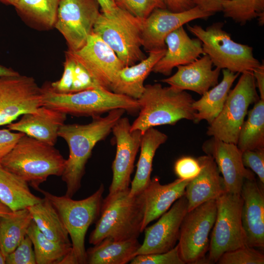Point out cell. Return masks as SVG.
Wrapping results in <instances>:
<instances>
[{
    "label": "cell",
    "mask_w": 264,
    "mask_h": 264,
    "mask_svg": "<svg viewBox=\"0 0 264 264\" xmlns=\"http://www.w3.org/2000/svg\"><path fill=\"white\" fill-rule=\"evenodd\" d=\"M165 43L166 52L154 66V73L169 76L175 67L190 64L204 55L201 42L190 38L183 26L169 34Z\"/></svg>",
    "instance_id": "44dd1931"
},
{
    "label": "cell",
    "mask_w": 264,
    "mask_h": 264,
    "mask_svg": "<svg viewBox=\"0 0 264 264\" xmlns=\"http://www.w3.org/2000/svg\"><path fill=\"white\" fill-rule=\"evenodd\" d=\"M138 115L131 126V131L137 130L142 134L155 126L175 125L182 119L194 121L195 100L186 91L164 87L159 83L145 85L144 90L137 100Z\"/></svg>",
    "instance_id": "5b68a950"
},
{
    "label": "cell",
    "mask_w": 264,
    "mask_h": 264,
    "mask_svg": "<svg viewBox=\"0 0 264 264\" xmlns=\"http://www.w3.org/2000/svg\"><path fill=\"white\" fill-rule=\"evenodd\" d=\"M20 74L14 69L0 65V78L8 76H14Z\"/></svg>",
    "instance_id": "681fc988"
},
{
    "label": "cell",
    "mask_w": 264,
    "mask_h": 264,
    "mask_svg": "<svg viewBox=\"0 0 264 264\" xmlns=\"http://www.w3.org/2000/svg\"><path fill=\"white\" fill-rule=\"evenodd\" d=\"M185 195L176 200L171 208L155 223L144 229L145 237L136 255L161 253L174 248L178 240L180 227L188 211Z\"/></svg>",
    "instance_id": "e0dca14e"
},
{
    "label": "cell",
    "mask_w": 264,
    "mask_h": 264,
    "mask_svg": "<svg viewBox=\"0 0 264 264\" xmlns=\"http://www.w3.org/2000/svg\"><path fill=\"white\" fill-rule=\"evenodd\" d=\"M130 262L131 264H185L180 256L177 244L164 253L137 255Z\"/></svg>",
    "instance_id": "74e56055"
},
{
    "label": "cell",
    "mask_w": 264,
    "mask_h": 264,
    "mask_svg": "<svg viewBox=\"0 0 264 264\" xmlns=\"http://www.w3.org/2000/svg\"><path fill=\"white\" fill-rule=\"evenodd\" d=\"M117 7L141 20L156 8H166L161 0H114Z\"/></svg>",
    "instance_id": "8d00e7d4"
},
{
    "label": "cell",
    "mask_w": 264,
    "mask_h": 264,
    "mask_svg": "<svg viewBox=\"0 0 264 264\" xmlns=\"http://www.w3.org/2000/svg\"><path fill=\"white\" fill-rule=\"evenodd\" d=\"M6 264H36L31 240L27 235L19 245L5 257Z\"/></svg>",
    "instance_id": "f35d334b"
},
{
    "label": "cell",
    "mask_w": 264,
    "mask_h": 264,
    "mask_svg": "<svg viewBox=\"0 0 264 264\" xmlns=\"http://www.w3.org/2000/svg\"><path fill=\"white\" fill-rule=\"evenodd\" d=\"M100 10L96 0H60L54 27L66 41L67 50L75 51L85 45Z\"/></svg>",
    "instance_id": "7c38bea8"
},
{
    "label": "cell",
    "mask_w": 264,
    "mask_h": 264,
    "mask_svg": "<svg viewBox=\"0 0 264 264\" xmlns=\"http://www.w3.org/2000/svg\"><path fill=\"white\" fill-rule=\"evenodd\" d=\"M125 111L122 109H115L105 117H93L92 121L87 124H64L61 127L58 136L66 142L69 148L68 157L61 176L66 185L65 195L72 198L80 189L93 149L108 136Z\"/></svg>",
    "instance_id": "6da1fadb"
},
{
    "label": "cell",
    "mask_w": 264,
    "mask_h": 264,
    "mask_svg": "<svg viewBox=\"0 0 264 264\" xmlns=\"http://www.w3.org/2000/svg\"><path fill=\"white\" fill-rule=\"evenodd\" d=\"M130 188L103 199L100 218L89 237L95 245L107 238L115 241L137 239L142 232L144 204L142 193L129 195Z\"/></svg>",
    "instance_id": "277c9868"
},
{
    "label": "cell",
    "mask_w": 264,
    "mask_h": 264,
    "mask_svg": "<svg viewBox=\"0 0 264 264\" xmlns=\"http://www.w3.org/2000/svg\"><path fill=\"white\" fill-rule=\"evenodd\" d=\"M42 88L43 105L66 114L93 117L115 109L131 113L139 110L137 100L101 87L66 93L56 92L49 86Z\"/></svg>",
    "instance_id": "8992f818"
},
{
    "label": "cell",
    "mask_w": 264,
    "mask_h": 264,
    "mask_svg": "<svg viewBox=\"0 0 264 264\" xmlns=\"http://www.w3.org/2000/svg\"><path fill=\"white\" fill-rule=\"evenodd\" d=\"M174 171L178 178L191 180L199 173L200 166L197 159L183 156L175 162Z\"/></svg>",
    "instance_id": "b9f144b4"
},
{
    "label": "cell",
    "mask_w": 264,
    "mask_h": 264,
    "mask_svg": "<svg viewBox=\"0 0 264 264\" xmlns=\"http://www.w3.org/2000/svg\"><path fill=\"white\" fill-rule=\"evenodd\" d=\"M24 134L9 129H0V161L12 150Z\"/></svg>",
    "instance_id": "ee69618b"
},
{
    "label": "cell",
    "mask_w": 264,
    "mask_h": 264,
    "mask_svg": "<svg viewBox=\"0 0 264 264\" xmlns=\"http://www.w3.org/2000/svg\"><path fill=\"white\" fill-rule=\"evenodd\" d=\"M166 50V48H164L150 51L148 57L138 64L124 66L116 74L110 86V91L138 99L144 90L145 79Z\"/></svg>",
    "instance_id": "d4e9b609"
},
{
    "label": "cell",
    "mask_w": 264,
    "mask_h": 264,
    "mask_svg": "<svg viewBox=\"0 0 264 264\" xmlns=\"http://www.w3.org/2000/svg\"><path fill=\"white\" fill-rule=\"evenodd\" d=\"M223 26L221 22L205 28L187 23V29L201 42L204 55L209 57L216 67L239 73L253 71L261 65L253 55V48L232 40Z\"/></svg>",
    "instance_id": "52a82bcc"
},
{
    "label": "cell",
    "mask_w": 264,
    "mask_h": 264,
    "mask_svg": "<svg viewBox=\"0 0 264 264\" xmlns=\"http://www.w3.org/2000/svg\"><path fill=\"white\" fill-rule=\"evenodd\" d=\"M213 63L205 54L195 61L177 67L176 72L161 82L181 91L190 90L202 95L219 83L220 70L213 69Z\"/></svg>",
    "instance_id": "ffe728a7"
},
{
    "label": "cell",
    "mask_w": 264,
    "mask_h": 264,
    "mask_svg": "<svg viewBox=\"0 0 264 264\" xmlns=\"http://www.w3.org/2000/svg\"><path fill=\"white\" fill-rule=\"evenodd\" d=\"M99 3L101 12L105 14L112 12L117 7L114 0H96Z\"/></svg>",
    "instance_id": "c3c4849f"
},
{
    "label": "cell",
    "mask_w": 264,
    "mask_h": 264,
    "mask_svg": "<svg viewBox=\"0 0 264 264\" xmlns=\"http://www.w3.org/2000/svg\"><path fill=\"white\" fill-rule=\"evenodd\" d=\"M24 180L0 165V200L11 211L27 208L43 200L34 195Z\"/></svg>",
    "instance_id": "f1b7e54d"
},
{
    "label": "cell",
    "mask_w": 264,
    "mask_h": 264,
    "mask_svg": "<svg viewBox=\"0 0 264 264\" xmlns=\"http://www.w3.org/2000/svg\"><path fill=\"white\" fill-rule=\"evenodd\" d=\"M217 215L213 227L206 263H217L224 253L245 245L241 194L225 192L216 199Z\"/></svg>",
    "instance_id": "30bf717a"
},
{
    "label": "cell",
    "mask_w": 264,
    "mask_h": 264,
    "mask_svg": "<svg viewBox=\"0 0 264 264\" xmlns=\"http://www.w3.org/2000/svg\"><path fill=\"white\" fill-rule=\"evenodd\" d=\"M216 215V199L205 202L186 213L180 225L177 243L185 264L205 262L209 246V236Z\"/></svg>",
    "instance_id": "8fae6325"
},
{
    "label": "cell",
    "mask_w": 264,
    "mask_h": 264,
    "mask_svg": "<svg viewBox=\"0 0 264 264\" xmlns=\"http://www.w3.org/2000/svg\"><path fill=\"white\" fill-rule=\"evenodd\" d=\"M60 0H18L14 6L26 21L40 27H54Z\"/></svg>",
    "instance_id": "d6a6232c"
},
{
    "label": "cell",
    "mask_w": 264,
    "mask_h": 264,
    "mask_svg": "<svg viewBox=\"0 0 264 264\" xmlns=\"http://www.w3.org/2000/svg\"><path fill=\"white\" fill-rule=\"evenodd\" d=\"M241 196L243 199L241 212L242 227L245 244L264 248V195L255 179H246Z\"/></svg>",
    "instance_id": "d6986e66"
},
{
    "label": "cell",
    "mask_w": 264,
    "mask_h": 264,
    "mask_svg": "<svg viewBox=\"0 0 264 264\" xmlns=\"http://www.w3.org/2000/svg\"><path fill=\"white\" fill-rule=\"evenodd\" d=\"M40 231L48 239L60 243H71L69 235L51 202L43 200L27 208Z\"/></svg>",
    "instance_id": "4dcf8cb0"
},
{
    "label": "cell",
    "mask_w": 264,
    "mask_h": 264,
    "mask_svg": "<svg viewBox=\"0 0 264 264\" xmlns=\"http://www.w3.org/2000/svg\"><path fill=\"white\" fill-rule=\"evenodd\" d=\"M195 6L212 15L221 12L222 3L229 0H191Z\"/></svg>",
    "instance_id": "f6af8a7d"
},
{
    "label": "cell",
    "mask_w": 264,
    "mask_h": 264,
    "mask_svg": "<svg viewBox=\"0 0 264 264\" xmlns=\"http://www.w3.org/2000/svg\"><path fill=\"white\" fill-rule=\"evenodd\" d=\"M219 264H264V255L246 245L223 253L218 260Z\"/></svg>",
    "instance_id": "d590c367"
},
{
    "label": "cell",
    "mask_w": 264,
    "mask_h": 264,
    "mask_svg": "<svg viewBox=\"0 0 264 264\" xmlns=\"http://www.w3.org/2000/svg\"><path fill=\"white\" fill-rule=\"evenodd\" d=\"M167 9L174 12L188 10L195 5L191 0H161Z\"/></svg>",
    "instance_id": "bcb514c9"
},
{
    "label": "cell",
    "mask_w": 264,
    "mask_h": 264,
    "mask_svg": "<svg viewBox=\"0 0 264 264\" xmlns=\"http://www.w3.org/2000/svg\"><path fill=\"white\" fill-rule=\"evenodd\" d=\"M131 126L128 118L121 117L111 130L115 139L116 151L112 164V179L109 196L130 188L131 176L142 136L139 131H131Z\"/></svg>",
    "instance_id": "9a60e30c"
},
{
    "label": "cell",
    "mask_w": 264,
    "mask_h": 264,
    "mask_svg": "<svg viewBox=\"0 0 264 264\" xmlns=\"http://www.w3.org/2000/svg\"><path fill=\"white\" fill-rule=\"evenodd\" d=\"M223 16L241 25L264 14V0H229L222 3Z\"/></svg>",
    "instance_id": "e575fe53"
},
{
    "label": "cell",
    "mask_w": 264,
    "mask_h": 264,
    "mask_svg": "<svg viewBox=\"0 0 264 264\" xmlns=\"http://www.w3.org/2000/svg\"><path fill=\"white\" fill-rule=\"evenodd\" d=\"M197 159L200 166V172L190 181L185 189L188 211L205 202L216 199L227 192L223 179L214 159L205 155Z\"/></svg>",
    "instance_id": "603a6c76"
},
{
    "label": "cell",
    "mask_w": 264,
    "mask_h": 264,
    "mask_svg": "<svg viewBox=\"0 0 264 264\" xmlns=\"http://www.w3.org/2000/svg\"><path fill=\"white\" fill-rule=\"evenodd\" d=\"M27 235L33 244L36 264H60L71 248V243L58 242L47 238L33 220Z\"/></svg>",
    "instance_id": "836d02e7"
},
{
    "label": "cell",
    "mask_w": 264,
    "mask_h": 264,
    "mask_svg": "<svg viewBox=\"0 0 264 264\" xmlns=\"http://www.w3.org/2000/svg\"><path fill=\"white\" fill-rule=\"evenodd\" d=\"M66 52L86 69L98 86L110 90L116 74L125 66L113 50L93 32L81 48Z\"/></svg>",
    "instance_id": "5bb4252c"
},
{
    "label": "cell",
    "mask_w": 264,
    "mask_h": 264,
    "mask_svg": "<svg viewBox=\"0 0 264 264\" xmlns=\"http://www.w3.org/2000/svg\"><path fill=\"white\" fill-rule=\"evenodd\" d=\"M260 99L252 71L242 73L235 87L230 90L221 112L209 124L207 134L237 144L249 106Z\"/></svg>",
    "instance_id": "9c48e42d"
},
{
    "label": "cell",
    "mask_w": 264,
    "mask_h": 264,
    "mask_svg": "<svg viewBox=\"0 0 264 264\" xmlns=\"http://www.w3.org/2000/svg\"><path fill=\"white\" fill-rule=\"evenodd\" d=\"M97 87H100L94 83L86 69L76 62L74 80L70 93Z\"/></svg>",
    "instance_id": "7bdbcfd3"
},
{
    "label": "cell",
    "mask_w": 264,
    "mask_h": 264,
    "mask_svg": "<svg viewBox=\"0 0 264 264\" xmlns=\"http://www.w3.org/2000/svg\"><path fill=\"white\" fill-rule=\"evenodd\" d=\"M12 212V211L0 200V217L9 215Z\"/></svg>",
    "instance_id": "f907efd6"
},
{
    "label": "cell",
    "mask_w": 264,
    "mask_h": 264,
    "mask_svg": "<svg viewBox=\"0 0 264 264\" xmlns=\"http://www.w3.org/2000/svg\"><path fill=\"white\" fill-rule=\"evenodd\" d=\"M5 264V258L2 253V250L0 246V264Z\"/></svg>",
    "instance_id": "f5cc1de1"
},
{
    "label": "cell",
    "mask_w": 264,
    "mask_h": 264,
    "mask_svg": "<svg viewBox=\"0 0 264 264\" xmlns=\"http://www.w3.org/2000/svg\"><path fill=\"white\" fill-rule=\"evenodd\" d=\"M190 180L178 178L162 185L157 177L151 179L142 192L144 204L142 232L151 222L159 218L176 200L185 195L186 186Z\"/></svg>",
    "instance_id": "cb8c5ba5"
},
{
    "label": "cell",
    "mask_w": 264,
    "mask_h": 264,
    "mask_svg": "<svg viewBox=\"0 0 264 264\" xmlns=\"http://www.w3.org/2000/svg\"><path fill=\"white\" fill-rule=\"evenodd\" d=\"M242 161L245 167L251 169L264 184V149L246 150L242 152Z\"/></svg>",
    "instance_id": "60d3db41"
},
{
    "label": "cell",
    "mask_w": 264,
    "mask_h": 264,
    "mask_svg": "<svg viewBox=\"0 0 264 264\" xmlns=\"http://www.w3.org/2000/svg\"><path fill=\"white\" fill-rule=\"evenodd\" d=\"M167 139L166 134L154 128L148 129L142 134L136 171L130 188V196L141 193L150 183L154 154L157 149Z\"/></svg>",
    "instance_id": "484cf974"
},
{
    "label": "cell",
    "mask_w": 264,
    "mask_h": 264,
    "mask_svg": "<svg viewBox=\"0 0 264 264\" xmlns=\"http://www.w3.org/2000/svg\"><path fill=\"white\" fill-rule=\"evenodd\" d=\"M143 20L117 7L109 14L101 12L93 28L115 52L125 66L146 58L141 49Z\"/></svg>",
    "instance_id": "ba28073f"
},
{
    "label": "cell",
    "mask_w": 264,
    "mask_h": 264,
    "mask_svg": "<svg viewBox=\"0 0 264 264\" xmlns=\"http://www.w3.org/2000/svg\"><path fill=\"white\" fill-rule=\"evenodd\" d=\"M86 250L87 264H126L136 256L137 239L115 241L107 238Z\"/></svg>",
    "instance_id": "83f0119b"
},
{
    "label": "cell",
    "mask_w": 264,
    "mask_h": 264,
    "mask_svg": "<svg viewBox=\"0 0 264 264\" xmlns=\"http://www.w3.org/2000/svg\"><path fill=\"white\" fill-rule=\"evenodd\" d=\"M54 207L71 241V248L60 264H87L85 240L91 224L99 217L103 202V184L89 197L74 200L66 195L58 196L39 188Z\"/></svg>",
    "instance_id": "3957f363"
},
{
    "label": "cell",
    "mask_w": 264,
    "mask_h": 264,
    "mask_svg": "<svg viewBox=\"0 0 264 264\" xmlns=\"http://www.w3.org/2000/svg\"><path fill=\"white\" fill-rule=\"evenodd\" d=\"M65 54L62 77L49 86L52 90L59 93H70L74 80L76 62L66 52Z\"/></svg>",
    "instance_id": "ab89813d"
},
{
    "label": "cell",
    "mask_w": 264,
    "mask_h": 264,
    "mask_svg": "<svg viewBox=\"0 0 264 264\" xmlns=\"http://www.w3.org/2000/svg\"><path fill=\"white\" fill-rule=\"evenodd\" d=\"M18 0H0V2L7 5H12L14 6Z\"/></svg>",
    "instance_id": "816d5d0a"
},
{
    "label": "cell",
    "mask_w": 264,
    "mask_h": 264,
    "mask_svg": "<svg viewBox=\"0 0 264 264\" xmlns=\"http://www.w3.org/2000/svg\"><path fill=\"white\" fill-rule=\"evenodd\" d=\"M211 16L197 6L180 12L156 8L143 21L142 47L148 52L166 48L165 40L171 32L192 21L206 19Z\"/></svg>",
    "instance_id": "2e32d148"
},
{
    "label": "cell",
    "mask_w": 264,
    "mask_h": 264,
    "mask_svg": "<svg viewBox=\"0 0 264 264\" xmlns=\"http://www.w3.org/2000/svg\"><path fill=\"white\" fill-rule=\"evenodd\" d=\"M221 81L201 95L200 99L194 100L192 107L195 111L194 122L201 120L211 123L221 112L228 93L240 73L222 69Z\"/></svg>",
    "instance_id": "4316f807"
},
{
    "label": "cell",
    "mask_w": 264,
    "mask_h": 264,
    "mask_svg": "<svg viewBox=\"0 0 264 264\" xmlns=\"http://www.w3.org/2000/svg\"><path fill=\"white\" fill-rule=\"evenodd\" d=\"M252 74L255 80L256 85L258 88L260 98L264 100V65H261L256 68L253 71Z\"/></svg>",
    "instance_id": "7dc6e473"
},
{
    "label": "cell",
    "mask_w": 264,
    "mask_h": 264,
    "mask_svg": "<svg viewBox=\"0 0 264 264\" xmlns=\"http://www.w3.org/2000/svg\"><path fill=\"white\" fill-rule=\"evenodd\" d=\"M202 149L214 159L227 193L240 194L244 181L255 179L254 173L244 166L242 152L236 144L211 137L203 143Z\"/></svg>",
    "instance_id": "ac0fdd59"
},
{
    "label": "cell",
    "mask_w": 264,
    "mask_h": 264,
    "mask_svg": "<svg viewBox=\"0 0 264 264\" xmlns=\"http://www.w3.org/2000/svg\"><path fill=\"white\" fill-rule=\"evenodd\" d=\"M33 221L27 208L0 217V246L5 258L13 251L27 235Z\"/></svg>",
    "instance_id": "f546056e"
},
{
    "label": "cell",
    "mask_w": 264,
    "mask_h": 264,
    "mask_svg": "<svg viewBox=\"0 0 264 264\" xmlns=\"http://www.w3.org/2000/svg\"><path fill=\"white\" fill-rule=\"evenodd\" d=\"M21 116L17 122L7 125L8 129L54 146L66 114L43 106L36 111Z\"/></svg>",
    "instance_id": "7402d4cb"
},
{
    "label": "cell",
    "mask_w": 264,
    "mask_h": 264,
    "mask_svg": "<svg viewBox=\"0 0 264 264\" xmlns=\"http://www.w3.org/2000/svg\"><path fill=\"white\" fill-rule=\"evenodd\" d=\"M43 88L32 77L20 74L0 78V126L43 106Z\"/></svg>",
    "instance_id": "4fadbf2b"
},
{
    "label": "cell",
    "mask_w": 264,
    "mask_h": 264,
    "mask_svg": "<svg viewBox=\"0 0 264 264\" xmlns=\"http://www.w3.org/2000/svg\"><path fill=\"white\" fill-rule=\"evenodd\" d=\"M240 131L237 146L242 152L264 149V100L260 99L248 110Z\"/></svg>",
    "instance_id": "1f68e13d"
},
{
    "label": "cell",
    "mask_w": 264,
    "mask_h": 264,
    "mask_svg": "<svg viewBox=\"0 0 264 264\" xmlns=\"http://www.w3.org/2000/svg\"><path fill=\"white\" fill-rule=\"evenodd\" d=\"M66 160L54 146L24 134L0 165L38 190L49 176H62Z\"/></svg>",
    "instance_id": "7a4b0ae2"
}]
</instances>
